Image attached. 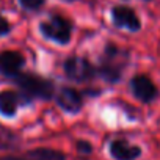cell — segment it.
<instances>
[{"label":"cell","instance_id":"obj_1","mask_svg":"<svg viewBox=\"0 0 160 160\" xmlns=\"http://www.w3.org/2000/svg\"><path fill=\"white\" fill-rule=\"evenodd\" d=\"M127 53L119 50L115 44H107L105 47V53L102 57L101 66L98 69V74L105 80V82L115 83L121 78L122 74V68L126 63V57Z\"/></svg>","mask_w":160,"mask_h":160},{"label":"cell","instance_id":"obj_2","mask_svg":"<svg viewBox=\"0 0 160 160\" xmlns=\"http://www.w3.org/2000/svg\"><path fill=\"white\" fill-rule=\"evenodd\" d=\"M16 83L24 91L25 98H38V99H50L53 96V83L47 78L33 74H18Z\"/></svg>","mask_w":160,"mask_h":160},{"label":"cell","instance_id":"obj_3","mask_svg":"<svg viewBox=\"0 0 160 160\" xmlns=\"http://www.w3.org/2000/svg\"><path fill=\"white\" fill-rule=\"evenodd\" d=\"M39 30H41L42 36H46L47 39L55 41L58 44H68L71 41L72 27H71L69 21L61 16H52L50 19L41 22Z\"/></svg>","mask_w":160,"mask_h":160},{"label":"cell","instance_id":"obj_4","mask_svg":"<svg viewBox=\"0 0 160 160\" xmlns=\"http://www.w3.org/2000/svg\"><path fill=\"white\" fill-rule=\"evenodd\" d=\"M64 72L74 82H88L96 75L94 66L82 58V57H71L64 61Z\"/></svg>","mask_w":160,"mask_h":160},{"label":"cell","instance_id":"obj_5","mask_svg":"<svg viewBox=\"0 0 160 160\" xmlns=\"http://www.w3.org/2000/svg\"><path fill=\"white\" fill-rule=\"evenodd\" d=\"M112 19H113V22H115L116 27L126 28L129 32H138L140 27H141L140 18L129 7H122V5L115 7L112 10Z\"/></svg>","mask_w":160,"mask_h":160},{"label":"cell","instance_id":"obj_6","mask_svg":"<svg viewBox=\"0 0 160 160\" xmlns=\"http://www.w3.org/2000/svg\"><path fill=\"white\" fill-rule=\"evenodd\" d=\"M130 91L141 102H151L157 98V88L146 75H135L130 80Z\"/></svg>","mask_w":160,"mask_h":160},{"label":"cell","instance_id":"obj_7","mask_svg":"<svg viewBox=\"0 0 160 160\" xmlns=\"http://www.w3.org/2000/svg\"><path fill=\"white\" fill-rule=\"evenodd\" d=\"M24 57L14 50L0 52V74L5 77H16L24 68Z\"/></svg>","mask_w":160,"mask_h":160},{"label":"cell","instance_id":"obj_8","mask_svg":"<svg viewBox=\"0 0 160 160\" xmlns=\"http://www.w3.org/2000/svg\"><path fill=\"white\" fill-rule=\"evenodd\" d=\"M108 151L115 160H135L141 155V149L126 140H113L110 143Z\"/></svg>","mask_w":160,"mask_h":160},{"label":"cell","instance_id":"obj_9","mask_svg":"<svg viewBox=\"0 0 160 160\" xmlns=\"http://www.w3.org/2000/svg\"><path fill=\"white\" fill-rule=\"evenodd\" d=\"M57 104L68 113H77L83 105L82 96L72 88H61L57 96Z\"/></svg>","mask_w":160,"mask_h":160},{"label":"cell","instance_id":"obj_10","mask_svg":"<svg viewBox=\"0 0 160 160\" xmlns=\"http://www.w3.org/2000/svg\"><path fill=\"white\" fill-rule=\"evenodd\" d=\"M21 104H25L22 101L21 94H18L14 91H10V90L0 91V113H2L3 116L13 118Z\"/></svg>","mask_w":160,"mask_h":160},{"label":"cell","instance_id":"obj_11","mask_svg":"<svg viewBox=\"0 0 160 160\" xmlns=\"http://www.w3.org/2000/svg\"><path fill=\"white\" fill-rule=\"evenodd\" d=\"M28 160H66L64 154L55 149H49V148H38L33 149L30 152H27L25 155Z\"/></svg>","mask_w":160,"mask_h":160},{"label":"cell","instance_id":"obj_12","mask_svg":"<svg viewBox=\"0 0 160 160\" xmlns=\"http://www.w3.org/2000/svg\"><path fill=\"white\" fill-rule=\"evenodd\" d=\"M44 2H46V0H19L21 7L28 10V11H35V10L41 8L44 5Z\"/></svg>","mask_w":160,"mask_h":160},{"label":"cell","instance_id":"obj_13","mask_svg":"<svg viewBox=\"0 0 160 160\" xmlns=\"http://www.w3.org/2000/svg\"><path fill=\"white\" fill-rule=\"evenodd\" d=\"M77 151L80 154H91L93 152V146L88 143V141H77Z\"/></svg>","mask_w":160,"mask_h":160},{"label":"cell","instance_id":"obj_14","mask_svg":"<svg viewBox=\"0 0 160 160\" xmlns=\"http://www.w3.org/2000/svg\"><path fill=\"white\" fill-rule=\"evenodd\" d=\"M8 32H10V24H8V21H7L5 18L0 16V36L7 35Z\"/></svg>","mask_w":160,"mask_h":160},{"label":"cell","instance_id":"obj_15","mask_svg":"<svg viewBox=\"0 0 160 160\" xmlns=\"http://www.w3.org/2000/svg\"><path fill=\"white\" fill-rule=\"evenodd\" d=\"M0 160H28L27 157H16V155H5L0 157Z\"/></svg>","mask_w":160,"mask_h":160},{"label":"cell","instance_id":"obj_16","mask_svg":"<svg viewBox=\"0 0 160 160\" xmlns=\"http://www.w3.org/2000/svg\"><path fill=\"white\" fill-rule=\"evenodd\" d=\"M66 2H72V0H66Z\"/></svg>","mask_w":160,"mask_h":160}]
</instances>
